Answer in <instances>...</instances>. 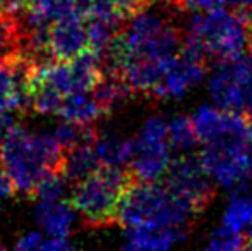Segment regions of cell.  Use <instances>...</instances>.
<instances>
[{
	"mask_svg": "<svg viewBox=\"0 0 252 251\" xmlns=\"http://www.w3.org/2000/svg\"><path fill=\"white\" fill-rule=\"evenodd\" d=\"M67 188V179L63 178L62 172H48L38 186L33 189V198L36 201H55V200H62L63 194H65Z\"/></svg>",
	"mask_w": 252,
	"mask_h": 251,
	"instance_id": "obj_21",
	"label": "cell"
},
{
	"mask_svg": "<svg viewBox=\"0 0 252 251\" xmlns=\"http://www.w3.org/2000/svg\"><path fill=\"white\" fill-rule=\"evenodd\" d=\"M134 181L129 169L101 165L86 179L74 184L70 203L86 227H108L119 222L122 198Z\"/></svg>",
	"mask_w": 252,
	"mask_h": 251,
	"instance_id": "obj_2",
	"label": "cell"
},
{
	"mask_svg": "<svg viewBox=\"0 0 252 251\" xmlns=\"http://www.w3.org/2000/svg\"><path fill=\"white\" fill-rule=\"evenodd\" d=\"M165 174L166 189L194 214L204 212L215 198V186L199 157L180 155L175 160H170Z\"/></svg>",
	"mask_w": 252,
	"mask_h": 251,
	"instance_id": "obj_7",
	"label": "cell"
},
{
	"mask_svg": "<svg viewBox=\"0 0 252 251\" xmlns=\"http://www.w3.org/2000/svg\"><path fill=\"white\" fill-rule=\"evenodd\" d=\"M45 236L41 232H28L16 241L17 250H41Z\"/></svg>",
	"mask_w": 252,
	"mask_h": 251,
	"instance_id": "obj_24",
	"label": "cell"
},
{
	"mask_svg": "<svg viewBox=\"0 0 252 251\" xmlns=\"http://www.w3.org/2000/svg\"><path fill=\"white\" fill-rule=\"evenodd\" d=\"M62 144L53 133L33 134L16 124L2 134L0 165L19 193L31 194L48 172H62Z\"/></svg>",
	"mask_w": 252,
	"mask_h": 251,
	"instance_id": "obj_1",
	"label": "cell"
},
{
	"mask_svg": "<svg viewBox=\"0 0 252 251\" xmlns=\"http://www.w3.org/2000/svg\"><path fill=\"white\" fill-rule=\"evenodd\" d=\"M76 208L63 200L38 201L34 220L50 238H67L76 225Z\"/></svg>",
	"mask_w": 252,
	"mask_h": 251,
	"instance_id": "obj_11",
	"label": "cell"
},
{
	"mask_svg": "<svg viewBox=\"0 0 252 251\" xmlns=\"http://www.w3.org/2000/svg\"><path fill=\"white\" fill-rule=\"evenodd\" d=\"M9 12V5H7V0H0V17L5 16Z\"/></svg>",
	"mask_w": 252,
	"mask_h": 251,
	"instance_id": "obj_29",
	"label": "cell"
},
{
	"mask_svg": "<svg viewBox=\"0 0 252 251\" xmlns=\"http://www.w3.org/2000/svg\"><path fill=\"white\" fill-rule=\"evenodd\" d=\"M206 59L199 54L187 48H180V52L172 59L166 67L159 86L156 88L153 98H180L196 84H199L206 74Z\"/></svg>",
	"mask_w": 252,
	"mask_h": 251,
	"instance_id": "obj_8",
	"label": "cell"
},
{
	"mask_svg": "<svg viewBox=\"0 0 252 251\" xmlns=\"http://www.w3.org/2000/svg\"><path fill=\"white\" fill-rule=\"evenodd\" d=\"M0 248H2V245H0Z\"/></svg>",
	"mask_w": 252,
	"mask_h": 251,
	"instance_id": "obj_32",
	"label": "cell"
},
{
	"mask_svg": "<svg viewBox=\"0 0 252 251\" xmlns=\"http://www.w3.org/2000/svg\"><path fill=\"white\" fill-rule=\"evenodd\" d=\"M94 151L101 165L122 167L130 160L132 155V140L120 136L119 133H103L94 140Z\"/></svg>",
	"mask_w": 252,
	"mask_h": 251,
	"instance_id": "obj_16",
	"label": "cell"
},
{
	"mask_svg": "<svg viewBox=\"0 0 252 251\" xmlns=\"http://www.w3.org/2000/svg\"><path fill=\"white\" fill-rule=\"evenodd\" d=\"M186 232L158 224H139L126 229V250H168L186 239Z\"/></svg>",
	"mask_w": 252,
	"mask_h": 251,
	"instance_id": "obj_12",
	"label": "cell"
},
{
	"mask_svg": "<svg viewBox=\"0 0 252 251\" xmlns=\"http://www.w3.org/2000/svg\"><path fill=\"white\" fill-rule=\"evenodd\" d=\"M209 95L216 107L252 121V50L244 48L220 59L209 77Z\"/></svg>",
	"mask_w": 252,
	"mask_h": 251,
	"instance_id": "obj_5",
	"label": "cell"
},
{
	"mask_svg": "<svg viewBox=\"0 0 252 251\" xmlns=\"http://www.w3.org/2000/svg\"><path fill=\"white\" fill-rule=\"evenodd\" d=\"M57 114L63 121L76 122V124H93L101 115H105L98 102L93 98V95H88V91L63 97Z\"/></svg>",
	"mask_w": 252,
	"mask_h": 251,
	"instance_id": "obj_15",
	"label": "cell"
},
{
	"mask_svg": "<svg viewBox=\"0 0 252 251\" xmlns=\"http://www.w3.org/2000/svg\"><path fill=\"white\" fill-rule=\"evenodd\" d=\"M166 140L170 148L177 151H190L199 144V136L196 133V127L192 124V119L179 115L168 126H166Z\"/></svg>",
	"mask_w": 252,
	"mask_h": 251,
	"instance_id": "obj_19",
	"label": "cell"
},
{
	"mask_svg": "<svg viewBox=\"0 0 252 251\" xmlns=\"http://www.w3.org/2000/svg\"><path fill=\"white\" fill-rule=\"evenodd\" d=\"M24 50V30L17 12L0 17V64L21 57Z\"/></svg>",
	"mask_w": 252,
	"mask_h": 251,
	"instance_id": "obj_17",
	"label": "cell"
},
{
	"mask_svg": "<svg viewBox=\"0 0 252 251\" xmlns=\"http://www.w3.org/2000/svg\"><path fill=\"white\" fill-rule=\"evenodd\" d=\"M223 225L235 231H252V193L235 191L223 214Z\"/></svg>",
	"mask_w": 252,
	"mask_h": 251,
	"instance_id": "obj_18",
	"label": "cell"
},
{
	"mask_svg": "<svg viewBox=\"0 0 252 251\" xmlns=\"http://www.w3.org/2000/svg\"><path fill=\"white\" fill-rule=\"evenodd\" d=\"M16 193L12 181L9 179V176L5 172H0V200H7V198H12V194Z\"/></svg>",
	"mask_w": 252,
	"mask_h": 251,
	"instance_id": "obj_26",
	"label": "cell"
},
{
	"mask_svg": "<svg viewBox=\"0 0 252 251\" xmlns=\"http://www.w3.org/2000/svg\"><path fill=\"white\" fill-rule=\"evenodd\" d=\"M166 126L161 117H151L132 140L129 171L136 181H158L165 176L170 165Z\"/></svg>",
	"mask_w": 252,
	"mask_h": 251,
	"instance_id": "obj_6",
	"label": "cell"
},
{
	"mask_svg": "<svg viewBox=\"0 0 252 251\" xmlns=\"http://www.w3.org/2000/svg\"><path fill=\"white\" fill-rule=\"evenodd\" d=\"M93 5L101 7V9L113 10V12L120 14V16L127 19L130 14L139 10L141 7H144L146 3H144V0H93Z\"/></svg>",
	"mask_w": 252,
	"mask_h": 251,
	"instance_id": "obj_22",
	"label": "cell"
},
{
	"mask_svg": "<svg viewBox=\"0 0 252 251\" xmlns=\"http://www.w3.org/2000/svg\"><path fill=\"white\" fill-rule=\"evenodd\" d=\"M72 245L67 238H45L43 245H41V250L45 251H63V250H70Z\"/></svg>",
	"mask_w": 252,
	"mask_h": 251,
	"instance_id": "obj_25",
	"label": "cell"
},
{
	"mask_svg": "<svg viewBox=\"0 0 252 251\" xmlns=\"http://www.w3.org/2000/svg\"><path fill=\"white\" fill-rule=\"evenodd\" d=\"M230 5H232V9L235 10V12H239L240 16H249L252 12V0H228Z\"/></svg>",
	"mask_w": 252,
	"mask_h": 251,
	"instance_id": "obj_27",
	"label": "cell"
},
{
	"mask_svg": "<svg viewBox=\"0 0 252 251\" xmlns=\"http://www.w3.org/2000/svg\"><path fill=\"white\" fill-rule=\"evenodd\" d=\"M246 21H247L249 24H252V12L249 14V16H246Z\"/></svg>",
	"mask_w": 252,
	"mask_h": 251,
	"instance_id": "obj_31",
	"label": "cell"
},
{
	"mask_svg": "<svg viewBox=\"0 0 252 251\" xmlns=\"http://www.w3.org/2000/svg\"><path fill=\"white\" fill-rule=\"evenodd\" d=\"M192 124L201 141H211L223 136H244L252 138V124L249 119L235 112L220 107H204L194 112Z\"/></svg>",
	"mask_w": 252,
	"mask_h": 251,
	"instance_id": "obj_10",
	"label": "cell"
},
{
	"mask_svg": "<svg viewBox=\"0 0 252 251\" xmlns=\"http://www.w3.org/2000/svg\"><path fill=\"white\" fill-rule=\"evenodd\" d=\"M33 0H7V5H9V12H21V10L26 9Z\"/></svg>",
	"mask_w": 252,
	"mask_h": 251,
	"instance_id": "obj_28",
	"label": "cell"
},
{
	"mask_svg": "<svg viewBox=\"0 0 252 251\" xmlns=\"http://www.w3.org/2000/svg\"><path fill=\"white\" fill-rule=\"evenodd\" d=\"M249 26L244 16L225 7L197 12L190 19L182 47L208 57L225 59L247 48Z\"/></svg>",
	"mask_w": 252,
	"mask_h": 251,
	"instance_id": "obj_3",
	"label": "cell"
},
{
	"mask_svg": "<svg viewBox=\"0 0 252 251\" xmlns=\"http://www.w3.org/2000/svg\"><path fill=\"white\" fill-rule=\"evenodd\" d=\"M199 158L209 178L225 188L252 189V138L223 136L206 141Z\"/></svg>",
	"mask_w": 252,
	"mask_h": 251,
	"instance_id": "obj_4",
	"label": "cell"
},
{
	"mask_svg": "<svg viewBox=\"0 0 252 251\" xmlns=\"http://www.w3.org/2000/svg\"><path fill=\"white\" fill-rule=\"evenodd\" d=\"M228 0H172L170 5L177 9L179 12H187V10H196V12H202V10H211L216 7H223Z\"/></svg>",
	"mask_w": 252,
	"mask_h": 251,
	"instance_id": "obj_23",
	"label": "cell"
},
{
	"mask_svg": "<svg viewBox=\"0 0 252 251\" xmlns=\"http://www.w3.org/2000/svg\"><path fill=\"white\" fill-rule=\"evenodd\" d=\"M172 0H144V3H159V5H170Z\"/></svg>",
	"mask_w": 252,
	"mask_h": 251,
	"instance_id": "obj_30",
	"label": "cell"
},
{
	"mask_svg": "<svg viewBox=\"0 0 252 251\" xmlns=\"http://www.w3.org/2000/svg\"><path fill=\"white\" fill-rule=\"evenodd\" d=\"M100 167L101 164L96 151H94V143H83L70 148V150H65L62 174L67 181L77 184V182L86 179L88 176H91Z\"/></svg>",
	"mask_w": 252,
	"mask_h": 251,
	"instance_id": "obj_13",
	"label": "cell"
},
{
	"mask_svg": "<svg viewBox=\"0 0 252 251\" xmlns=\"http://www.w3.org/2000/svg\"><path fill=\"white\" fill-rule=\"evenodd\" d=\"M132 93L134 91L126 83V79L119 72H113V71H103L101 79L91 90V95L98 102V105L101 107L105 115H108L122 102L129 100L132 97Z\"/></svg>",
	"mask_w": 252,
	"mask_h": 251,
	"instance_id": "obj_14",
	"label": "cell"
},
{
	"mask_svg": "<svg viewBox=\"0 0 252 251\" xmlns=\"http://www.w3.org/2000/svg\"><path fill=\"white\" fill-rule=\"evenodd\" d=\"M208 250L215 251H232V250H251L252 248V231H235L230 227L215 229L208 238Z\"/></svg>",
	"mask_w": 252,
	"mask_h": 251,
	"instance_id": "obj_20",
	"label": "cell"
},
{
	"mask_svg": "<svg viewBox=\"0 0 252 251\" xmlns=\"http://www.w3.org/2000/svg\"><path fill=\"white\" fill-rule=\"evenodd\" d=\"M48 47L55 61H72L90 47L84 16L69 12L55 19L48 28Z\"/></svg>",
	"mask_w": 252,
	"mask_h": 251,
	"instance_id": "obj_9",
	"label": "cell"
}]
</instances>
